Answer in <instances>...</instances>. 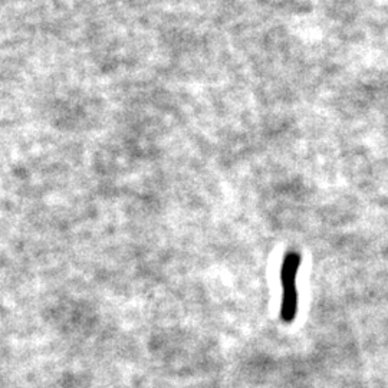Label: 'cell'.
Wrapping results in <instances>:
<instances>
[{
	"label": "cell",
	"instance_id": "cell-1",
	"mask_svg": "<svg viewBox=\"0 0 388 388\" xmlns=\"http://www.w3.org/2000/svg\"><path fill=\"white\" fill-rule=\"evenodd\" d=\"M301 264V258L298 253L291 252L287 255L284 264H282V305L280 315L287 322L293 321L298 309V292H296V273Z\"/></svg>",
	"mask_w": 388,
	"mask_h": 388
}]
</instances>
